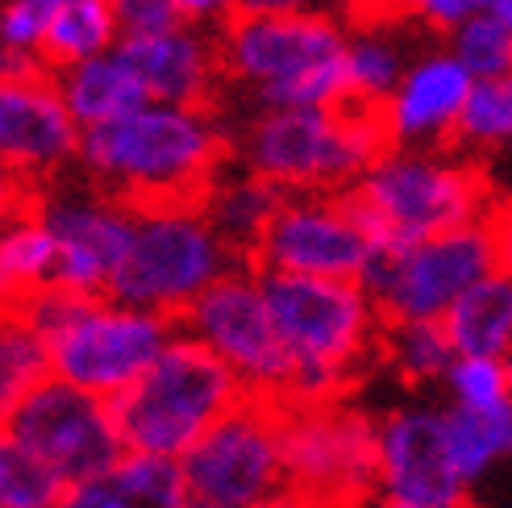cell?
I'll list each match as a JSON object with an SVG mask.
<instances>
[{
  "label": "cell",
  "mask_w": 512,
  "mask_h": 508,
  "mask_svg": "<svg viewBox=\"0 0 512 508\" xmlns=\"http://www.w3.org/2000/svg\"><path fill=\"white\" fill-rule=\"evenodd\" d=\"M175 9L184 21L204 25V30H221L238 17V0H175Z\"/></svg>",
  "instance_id": "74e56055"
},
{
  "label": "cell",
  "mask_w": 512,
  "mask_h": 508,
  "mask_svg": "<svg viewBox=\"0 0 512 508\" xmlns=\"http://www.w3.org/2000/svg\"><path fill=\"white\" fill-rule=\"evenodd\" d=\"M188 508H204V504H196V500H192V504H188Z\"/></svg>",
  "instance_id": "f6af8a7d"
},
{
  "label": "cell",
  "mask_w": 512,
  "mask_h": 508,
  "mask_svg": "<svg viewBox=\"0 0 512 508\" xmlns=\"http://www.w3.org/2000/svg\"><path fill=\"white\" fill-rule=\"evenodd\" d=\"M309 9H334V0H238V17H288Z\"/></svg>",
  "instance_id": "ab89813d"
},
{
  "label": "cell",
  "mask_w": 512,
  "mask_h": 508,
  "mask_svg": "<svg viewBox=\"0 0 512 508\" xmlns=\"http://www.w3.org/2000/svg\"><path fill=\"white\" fill-rule=\"evenodd\" d=\"M59 275V246L46 221L30 205V196H9L5 234H0V288L9 309L46 288H55Z\"/></svg>",
  "instance_id": "44dd1931"
},
{
  "label": "cell",
  "mask_w": 512,
  "mask_h": 508,
  "mask_svg": "<svg viewBox=\"0 0 512 508\" xmlns=\"http://www.w3.org/2000/svg\"><path fill=\"white\" fill-rule=\"evenodd\" d=\"M242 263L246 259L217 234L200 200L142 205L134 209V238L113 279V296L179 325L217 279Z\"/></svg>",
  "instance_id": "ba28073f"
},
{
  "label": "cell",
  "mask_w": 512,
  "mask_h": 508,
  "mask_svg": "<svg viewBox=\"0 0 512 508\" xmlns=\"http://www.w3.org/2000/svg\"><path fill=\"white\" fill-rule=\"evenodd\" d=\"M383 238L350 192L284 196L250 263L275 275L313 279H367Z\"/></svg>",
  "instance_id": "7c38bea8"
},
{
  "label": "cell",
  "mask_w": 512,
  "mask_h": 508,
  "mask_svg": "<svg viewBox=\"0 0 512 508\" xmlns=\"http://www.w3.org/2000/svg\"><path fill=\"white\" fill-rule=\"evenodd\" d=\"M184 475L204 508H254L279 492L288 484L279 400L246 396L184 454Z\"/></svg>",
  "instance_id": "9a60e30c"
},
{
  "label": "cell",
  "mask_w": 512,
  "mask_h": 508,
  "mask_svg": "<svg viewBox=\"0 0 512 508\" xmlns=\"http://www.w3.org/2000/svg\"><path fill=\"white\" fill-rule=\"evenodd\" d=\"M263 275L271 317L292 363L288 400H334L379 363L383 313L363 279H313V275Z\"/></svg>",
  "instance_id": "3957f363"
},
{
  "label": "cell",
  "mask_w": 512,
  "mask_h": 508,
  "mask_svg": "<svg viewBox=\"0 0 512 508\" xmlns=\"http://www.w3.org/2000/svg\"><path fill=\"white\" fill-rule=\"evenodd\" d=\"M9 313L30 321L50 354V379L80 388L100 400H117L155 367L179 325L138 309L113 292L80 296L67 288H46Z\"/></svg>",
  "instance_id": "7a4b0ae2"
},
{
  "label": "cell",
  "mask_w": 512,
  "mask_h": 508,
  "mask_svg": "<svg viewBox=\"0 0 512 508\" xmlns=\"http://www.w3.org/2000/svg\"><path fill=\"white\" fill-rule=\"evenodd\" d=\"M446 404L458 409H512V367L508 359H492V354H458L442 379Z\"/></svg>",
  "instance_id": "1f68e13d"
},
{
  "label": "cell",
  "mask_w": 512,
  "mask_h": 508,
  "mask_svg": "<svg viewBox=\"0 0 512 508\" xmlns=\"http://www.w3.org/2000/svg\"><path fill=\"white\" fill-rule=\"evenodd\" d=\"M288 484L329 508H363L379 496V413L350 396L279 400Z\"/></svg>",
  "instance_id": "9c48e42d"
},
{
  "label": "cell",
  "mask_w": 512,
  "mask_h": 508,
  "mask_svg": "<svg viewBox=\"0 0 512 508\" xmlns=\"http://www.w3.org/2000/svg\"><path fill=\"white\" fill-rule=\"evenodd\" d=\"M229 163H234V130L217 105L146 100L134 113L84 130L75 171L109 196L142 209L204 200Z\"/></svg>",
  "instance_id": "6da1fadb"
},
{
  "label": "cell",
  "mask_w": 512,
  "mask_h": 508,
  "mask_svg": "<svg viewBox=\"0 0 512 508\" xmlns=\"http://www.w3.org/2000/svg\"><path fill=\"white\" fill-rule=\"evenodd\" d=\"M475 75L446 38L421 42L396 92L375 109L388 146H454Z\"/></svg>",
  "instance_id": "ac0fdd59"
},
{
  "label": "cell",
  "mask_w": 512,
  "mask_h": 508,
  "mask_svg": "<svg viewBox=\"0 0 512 508\" xmlns=\"http://www.w3.org/2000/svg\"><path fill=\"white\" fill-rule=\"evenodd\" d=\"M46 379H50V354L42 334L30 321L9 313L5 329H0V404L13 409L21 396L42 388Z\"/></svg>",
  "instance_id": "4dcf8cb0"
},
{
  "label": "cell",
  "mask_w": 512,
  "mask_h": 508,
  "mask_svg": "<svg viewBox=\"0 0 512 508\" xmlns=\"http://www.w3.org/2000/svg\"><path fill=\"white\" fill-rule=\"evenodd\" d=\"M279 205H284V192H279L275 184H267V180H259L254 171L238 167V163H229L217 175V184L200 200V209L209 213L217 234L234 246V254L246 263H250V254L259 250Z\"/></svg>",
  "instance_id": "603a6c76"
},
{
  "label": "cell",
  "mask_w": 512,
  "mask_h": 508,
  "mask_svg": "<svg viewBox=\"0 0 512 508\" xmlns=\"http://www.w3.org/2000/svg\"><path fill=\"white\" fill-rule=\"evenodd\" d=\"M488 9L492 0H400V17L429 38H450L454 30H463L467 21L483 17Z\"/></svg>",
  "instance_id": "e575fe53"
},
{
  "label": "cell",
  "mask_w": 512,
  "mask_h": 508,
  "mask_svg": "<svg viewBox=\"0 0 512 508\" xmlns=\"http://www.w3.org/2000/svg\"><path fill=\"white\" fill-rule=\"evenodd\" d=\"M30 205L38 209V217L46 221V230L55 234L59 246L55 288L80 296L113 292V279L134 238V205L88 184L84 175H75V180L67 175V180L42 192H30Z\"/></svg>",
  "instance_id": "2e32d148"
},
{
  "label": "cell",
  "mask_w": 512,
  "mask_h": 508,
  "mask_svg": "<svg viewBox=\"0 0 512 508\" xmlns=\"http://www.w3.org/2000/svg\"><path fill=\"white\" fill-rule=\"evenodd\" d=\"M71 484L42 454L0 434V508H63Z\"/></svg>",
  "instance_id": "f1b7e54d"
},
{
  "label": "cell",
  "mask_w": 512,
  "mask_h": 508,
  "mask_svg": "<svg viewBox=\"0 0 512 508\" xmlns=\"http://www.w3.org/2000/svg\"><path fill=\"white\" fill-rule=\"evenodd\" d=\"M113 484L138 500L142 508H188L192 488L184 475V459H167V454H142V450H125L117 471L109 475Z\"/></svg>",
  "instance_id": "f546056e"
},
{
  "label": "cell",
  "mask_w": 512,
  "mask_h": 508,
  "mask_svg": "<svg viewBox=\"0 0 512 508\" xmlns=\"http://www.w3.org/2000/svg\"><path fill=\"white\" fill-rule=\"evenodd\" d=\"M59 88H63L71 117L80 121V130L109 125L125 113L142 109L150 100L142 80H138V71L121 55V46L109 50V55H96L88 63H75V67L59 71Z\"/></svg>",
  "instance_id": "7402d4cb"
},
{
  "label": "cell",
  "mask_w": 512,
  "mask_h": 508,
  "mask_svg": "<svg viewBox=\"0 0 512 508\" xmlns=\"http://www.w3.org/2000/svg\"><path fill=\"white\" fill-rule=\"evenodd\" d=\"M471 484L454 467L442 404L400 400L379 413V496L400 508H471Z\"/></svg>",
  "instance_id": "e0dca14e"
},
{
  "label": "cell",
  "mask_w": 512,
  "mask_h": 508,
  "mask_svg": "<svg viewBox=\"0 0 512 508\" xmlns=\"http://www.w3.org/2000/svg\"><path fill=\"white\" fill-rule=\"evenodd\" d=\"M496 271L488 225H463L438 238L383 246L363 284L383 321H446V313L475 284Z\"/></svg>",
  "instance_id": "30bf717a"
},
{
  "label": "cell",
  "mask_w": 512,
  "mask_h": 508,
  "mask_svg": "<svg viewBox=\"0 0 512 508\" xmlns=\"http://www.w3.org/2000/svg\"><path fill=\"white\" fill-rule=\"evenodd\" d=\"M234 130V163L284 196L350 192L388 150L379 113L358 105L250 109Z\"/></svg>",
  "instance_id": "5b68a950"
},
{
  "label": "cell",
  "mask_w": 512,
  "mask_h": 508,
  "mask_svg": "<svg viewBox=\"0 0 512 508\" xmlns=\"http://www.w3.org/2000/svg\"><path fill=\"white\" fill-rule=\"evenodd\" d=\"M334 9L350 25H363V21H392V17H400V0H334Z\"/></svg>",
  "instance_id": "60d3db41"
},
{
  "label": "cell",
  "mask_w": 512,
  "mask_h": 508,
  "mask_svg": "<svg viewBox=\"0 0 512 508\" xmlns=\"http://www.w3.org/2000/svg\"><path fill=\"white\" fill-rule=\"evenodd\" d=\"M446 42L475 80H496V75L512 71V25H504L496 13L467 21L463 30H454Z\"/></svg>",
  "instance_id": "d6a6232c"
},
{
  "label": "cell",
  "mask_w": 512,
  "mask_h": 508,
  "mask_svg": "<svg viewBox=\"0 0 512 508\" xmlns=\"http://www.w3.org/2000/svg\"><path fill=\"white\" fill-rule=\"evenodd\" d=\"M254 508H329L325 500H317L313 492H304V488H292V484H284L279 492H271L267 500H259Z\"/></svg>",
  "instance_id": "b9f144b4"
},
{
  "label": "cell",
  "mask_w": 512,
  "mask_h": 508,
  "mask_svg": "<svg viewBox=\"0 0 512 508\" xmlns=\"http://www.w3.org/2000/svg\"><path fill=\"white\" fill-rule=\"evenodd\" d=\"M109 9L117 17L121 42L163 34V30H171V25L184 21L175 9V0H109Z\"/></svg>",
  "instance_id": "d590c367"
},
{
  "label": "cell",
  "mask_w": 512,
  "mask_h": 508,
  "mask_svg": "<svg viewBox=\"0 0 512 508\" xmlns=\"http://www.w3.org/2000/svg\"><path fill=\"white\" fill-rule=\"evenodd\" d=\"M242 400L246 388L238 384V375L209 346H200L179 329L155 359V367L125 396L113 400V413L125 450L184 459Z\"/></svg>",
  "instance_id": "52a82bcc"
},
{
  "label": "cell",
  "mask_w": 512,
  "mask_h": 508,
  "mask_svg": "<svg viewBox=\"0 0 512 508\" xmlns=\"http://www.w3.org/2000/svg\"><path fill=\"white\" fill-rule=\"evenodd\" d=\"M63 508H142L138 500L125 496L113 479H100V484H88V488H75L67 496Z\"/></svg>",
  "instance_id": "f35d334b"
},
{
  "label": "cell",
  "mask_w": 512,
  "mask_h": 508,
  "mask_svg": "<svg viewBox=\"0 0 512 508\" xmlns=\"http://www.w3.org/2000/svg\"><path fill=\"white\" fill-rule=\"evenodd\" d=\"M442 325L458 354L508 359L512 354V279L504 271H492L483 284H475L454 304Z\"/></svg>",
  "instance_id": "cb8c5ba5"
},
{
  "label": "cell",
  "mask_w": 512,
  "mask_h": 508,
  "mask_svg": "<svg viewBox=\"0 0 512 508\" xmlns=\"http://www.w3.org/2000/svg\"><path fill=\"white\" fill-rule=\"evenodd\" d=\"M117 46H121V30H117V17L109 9V0H75V5L59 9L55 21H50L38 63L59 75L75 63L109 55V50H117Z\"/></svg>",
  "instance_id": "4316f807"
},
{
  "label": "cell",
  "mask_w": 512,
  "mask_h": 508,
  "mask_svg": "<svg viewBox=\"0 0 512 508\" xmlns=\"http://www.w3.org/2000/svg\"><path fill=\"white\" fill-rule=\"evenodd\" d=\"M454 146L488 167L512 159V71L496 80H475Z\"/></svg>",
  "instance_id": "83f0119b"
},
{
  "label": "cell",
  "mask_w": 512,
  "mask_h": 508,
  "mask_svg": "<svg viewBox=\"0 0 512 508\" xmlns=\"http://www.w3.org/2000/svg\"><path fill=\"white\" fill-rule=\"evenodd\" d=\"M446 421V442L454 454V467L463 471L471 488H479L500 463L512 459V409H458V404H442Z\"/></svg>",
  "instance_id": "484cf974"
},
{
  "label": "cell",
  "mask_w": 512,
  "mask_h": 508,
  "mask_svg": "<svg viewBox=\"0 0 512 508\" xmlns=\"http://www.w3.org/2000/svg\"><path fill=\"white\" fill-rule=\"evenodd\" d=\"M350 21L338 9L288 17H234L217 30L225 88L250 109L350 105L346 100Z\"/></svg>",
  "instance_id": "277c9868"
},
{
  "label": "cell",
  "mask_w": 512,
  "mask_h": 508,
  "mask_svg": "<svg viewBox=\"0 0 512 508\" xmlns=\"http://www.w3.org/2000/svg\"><path fill=\"white\" fill-rule=\"evenodd\" d=\"M363 508H400V504H392V500H383V496H375V500H367Z\"/></svg>",
  "instance_id": "ee69618b"
},
{
  "label": "cell",
  "mask_w": 512,
  "mask_h": 508,
  "mask_svg": "<svg viewBox=\"0 0 512 508\" xmlns=\"http://www.w3.org/2000/svg\"><path fill=\"white\" fill-rule=\"evenodd\" d=\"M417 55L413 25L404 17L350 25L346 38V100L358 109H379L404 80L408 63Z\"/></svg>",
  "instance_id": "ffe728a7"
},
{
  "label": "cell",
  "mask_w": 512,
  "mask_h": 508,
  "mask_svg": "<svg viewBox=\"0 0 512 508\" xmlns=\"http://www.w3.org/2000/svg\"><path fill=\"white\" fill-rule=\"evenodd\" d=\"M350 196L383 246H400L488 221L500 188L492 167L458 146H388Z\"/></svg>",
  "instance_id": "8992f818"
},
{
  "label": "cell",
  "mask_w": 512,
  "mask_h": 508,
  "mask_svg": "<svg viewBox=\"0 0 512 508\" xmlns=\"http://www.w3.org/2000/svg\"><path fill=\"white\" fill-rule=\"evenodd\" d=\"M488 13H496L504 25H512V0H492V9Z\"/></svg>",
  "instance_id": "7bdbcfd3"
},
{
  "label": "cell",
  "mask_w": 512,
  "mask_h": 508,
  "mask_svg": "<svg viewBox=\"0 0 512 508\" xmlns=\"http://www.w3.org/2000/svg\"><path fill=\"white\" fill-rule=\"evenodd\" d=\"M488 234H492V250H496V271H504L512 279V188H500L496 205L488 209Z\"/></svg>",
  "instance_id": "8d00e7d4"
},
{
  "label": "cell",
  "mask_w": 512,
  "mask_h": 508,
  "mask_svg": "<svg viewBox=\"0 0 512 508\" xmlns=\"http://www.w3.org/2000/svg\"><path fill=\"white\" fill-rule=\"evenodd\" d=\"M188 338L209 346L217 359L238 375L246 396L259 400H288L292 392V363L271 304L263 292V275L254 263L234 267L225 279L204 292L188 317L179 321Z\"/></svg>",
  "instance_id": "8fae6325"
},
{
  "label": "cell",
  "mask_w": 512,
  "mask_h": 508,
  "mask_svg": "<svg viewBox=\"0 0 512 508\" xmlns=\"http://www.w3.org/2000/svg\"><path fill=\"white\" fill-rule=\"evenodd\" d=\"M75 5V0H5L0 9V46H5V67L38 63L46 30L59 9Z\"/></svg>",
  "instance_id": "836d02e7"
},
{
  "label": "cell",
  "mask_w": 512,
  "mask_h": 508,
  "mask_svg": "<svg viewBox=\"0 0 512 508\" xmlns=\"http://www.w3.org/2000/svg\"><path fill=\"white\" fill-rule=\"evenodd\" d=\"M458 350L442 321H388L379 338V367L404 388H442Z\"/></svg>",
  "instance_id": "d4e9b609"
},
{
  "label": "cell",
  "mask_w": 512,
  "mask_h": 508,
  "mask_svg": "<svg viewBox=\"0 0 512 508\" xmlns=\"http://www.w3.org/2000/svg\"><path fill=\"white\" fill-rule=\"evenodd\" d=\"M84 130L71 117L59 75L42 63L5 67L0 80V163L13 196L67 180L80 167Z\"/></svg>",
  "instance_id": "5bb4252c"
},
{
  "label": "cell",
  "mask_w": 512,
  "mask_h": 508,
  "mask_svg": "<svg viewBox=\"0 0 512 508\" xmlns=\"http://www.w3.org/2000/svg\"><path fill=\"white\" fill-rule=\"evenodd\" d=\"M5 438L42 454L71 484V492L109 479L125 454L113 404L63 379H46L42 388L5 409Z\"/></svg>",
  "instance_id": "4fadbf2b"
},
{
  "label": "cell",
  "mask_w": 512,
  "mask_h": 508,
  "mask_svg": "<svg viewBox=\"0 0 512 508\" xmlns=\"http://www.w3.org/2000/svg\"><path fill=\"white\" fill-rule=\"evenodd\" d=\"M121 55L138 71L146 96L163 100V105H217L225 88L217 30H204L192 21H179L150 38L121 42Z\"/></svg>",
  "instance_id": "d6986e66"
},
{
  "label": "cell",
  "mask_w": 512,
  "mask_h": 508,
  "mask_svg": "<svg viewBox=\"0 0 512 508\" xmlns=\"http://www.w3.org/2000/svg\"><path fill=\"white\" fill-rule=\"evenodd\" d=\"M508 367H512V354H508Z\"/></svg>",
  "instance_id": "bcb514c9"
}]
</instances>
